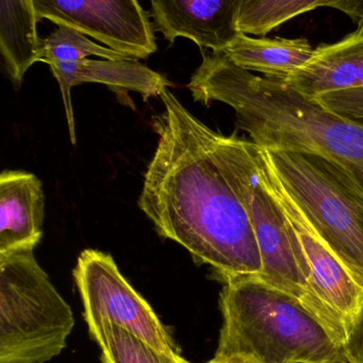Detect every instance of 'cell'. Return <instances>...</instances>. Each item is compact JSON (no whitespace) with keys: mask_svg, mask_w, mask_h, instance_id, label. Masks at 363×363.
<instances>
[{"mask_svg":"<svg viewBox=\"0 0 363 363\" xmlns=\"http://www.w3.org/2000/svg\"><path fill=\"white\" fill-rule=\"evenodd\" d=\"M153 118L155 155L139 207L160 236L183 245L223 281L258 277L262 262L249 215L215 153V131L194 117L168 89Z\"/></svg>","mask_w":363,"mask_h":363,"instance_id":"cell-1","label":"cell"},{"mask_svg":"<svg viewBox=\"0 0 363 363\" xmlns=\"http://www.w3.org/2000/svg\"><path fill=\"white\" fill-rule=\"evenodd\" d=\"M188 89L195 101L223 102L237 125L266 150L321 155L363 186V125L298 93L285 81L255 76L223 52L204 55Z\"/></svg>","mask_w":363,"mask_h":363,"instance_id":"cell-2","label":"cell"},{"mask_svg":"<svg viewBox=\"0 0 363 363\" xmlns=\"http://www.w3.org/2000/svg\"><path fill=\"white\" fill-rule=\"evenodd\" d=\"M217 355L255 363H349L345 350L302 303L258 277L224 281Z\"/></svg>","mask_w":363,"mask_h":363,"instance_id":"cell-3","label":"cell"},{"mask_svg":"<svg viewBox=\"0 0 363 363\" xmlns=\"http://www.w3.org/2000/svg\"><path fill=\"white\" fill-rule=\"evenodd\" d=\"M215 153L232 189L244 206L253 226L262 270L261 281L289 294L315 315L343 347L347 328L315 294L310 271L278 201L262 174L260 147L251 140L215 132Z\"/></svg>","mask_w":363,"mask_h":363,"instance_id":"cell-4","label":"cell"},{"mask_svg":"<svg viewBox=\"0 0 363 363\" xmlns=\"http://www.w3.org/2000/svg\"><path fill=\"white\" fill-rule=\"evenodd\" d=\"M264 159L315 232L363 289V186L313 153L262 149Z\"/></svg>","mask_w":363,"mask_h":363,"instance_id":"cell-5","label":"cell"},{"mask_svg":"<svg viewBox=\"0 0 363 363\" xmlns=\"http://www.w3.org/2000/svg\"><path fill=\"white\" fill-rule=\"evenodd\" d=\"M0 255V363H47L67 345L74 313L34 257Z\"/></svg>","mask_w":363,"mask_h":363,"instance_id":"cell-6","label":"cell"},{"mask_svg":"<svg viewBox=\"0 0 363 363\" xmlns=\"http://www.w3.org/2000/svg\"><path fill=\"white\" fill-rule=\"evenodd\" d=\"M72 274L90 333L104 324H113L159 351L178 353L166 326L123 277L112 256L97 250H85Z\"/></svg>","mask_w":363,"mask_h":363,"instance_id":"cell-7","label":"cell"},{"mask_svg":"<svg viewBox=\"0 0 363 363\" xmlns=\"http://www.w3.org/2000/svg\"><path fill=\"white\" fill-rule=\"evenodd\" d=\"M36 18L72 28L130 59L157 51L155 29L138 0H32Z\"/></svg>","mask_w":363,"mask_h":363,"instance_id":"cell-8","label":"cell"},{"mask_svg":"<svg viewBox=\"0 0 363 363\" xmlns=\"http://www.w3.org/2000/svg\"><path fill=\"white\" fill-rule=\"evenodd\" d=\"M261 157L264 180L281 204L300 243L310 271L311 285L322 302L345 321L349 332L350 326L362 306L363 289L309 223L300 207L266 163L262 150Z\"/></svg>","mask_w":363,"mask_h":363,"instance_id":"cell-9","label":"cell"},{"mask_svg":"<svg viewBox=\"0 0 363 363\" xmlns=\"http://www.w3.org/2000/svg\"><path fill=\"white\" fill-rule=\"evenodd\" d=\"M153 29L168 42L185 38L200 48L222 52L239 33L246 0H149Z\"/></svg>","mask_w":363,"mask_h":363,"instance_id":"cell-10","label":"cell"},{"mask_svg":"<svg viewBox=\"0 0 363 363\" xmlns=\"http://www.w3.org/2000/svg\"><path fill=\"white\" fill-rule=\"evenodd\" d=\"M53 77L61 89L62 99L65 108L68 131L72 145H76L74 112H72L70 91L75 85L82 83H99L123 95L131 91L141 94L144 100L161 96L162 91L172 82L163 74L147 67L136 60H91L53 63L49 65Z\"/></svg>","mask_w":363,"mask_h":363,"instance_id":"cell-11","label":"cell"},{"mask_svg":"<svg viewBox=\"0 0 363 363\" xmlns=\"http://www.w3.org/2000/svg\"><path fill=\"white\" fill-rule=\"evenodd\" d=\"M42 182L25 172L0 176V255L36 249L43 237Z\"/></svg>","mask_w":363,"mask_h":363,"instance_id":"cell-12","label":"cell"},{"mask_svg":"<svg viewBox=\"0 0 363 363\" xmlns=\"http://www.w3.org/2000/svg\"><path fill=\"white\" fill-rule=\"evenodd\" d=\"M285 82L310 100L363 87V26L334 44L320 45L310 61Z\"/></svg>","mask_w":363,"mask_h":363,"instance_id":"cell-13","label":"cell"},{"mask_svg":"<svg viewBox=\"0 0 363 363\" xmlns=\"http://www.w3.org/2000/svg\"><path fill=\"white\" fill-rule=\"evenodd\" d=\"M315 49L304 38H256L239 32L222 52L249 72L286 81L310 61Z\"/></svg>","mask_w":363,"mask_h":363,"instance_id":"cell-14","label":"cell"},{"mask_svg":"<svg viewBox=\"0 0 363 363\" xmlns=\"http://www.w3.org/2000/svg\"><path fill=\"white\" fill-rule=\"evenodd\" d=\"M38 21L32 0H0V55L16 89L28 69L40 62Z\"/></svg>","mask_w":363,"mask_h":363,"instance_id":"cell-15","label":"cell"},{"mask_svg":"<svg viewBox=\"0 0 363 363\" xmlns=\"http://www.w3.org/2000/svg\"><path fill=\"white\" fill-rule=\"evenodd\" d=\"M90 335L99 347L102 363H191L180 354L159 351L113 324H104Z\"/></svg>","mask_w":363,"mask_h":363,"instance_id":"cell-16","label":"cell"},{"mask_svg":"<svg viewBox=\"0 0 363 363\" xmlns=\"http://www.w3.org/2000/svg\"><path fill=\"white\" fill-rule=\"evenodd\" d=\"M335 0H246L239 31L249 35L264 36L290 19L315 9L330 8Z\"/></svg>","mask_w":363,"mask_h":363,"instance_id":"cell-17","label":"cell"},{"mask_svg":"<svg viewBox=\"0 0 363 363\" xmlns=\"http://www.w3.org/2000/svg\"><path fill=\"white\" fill-rule=\"evenodd\" d=\"M89 57L104 60L130 59L113 49L92 42L87 35L72 28L58 27L48 36L40 38V62L48 65L60 62L81 61Z\"/></svg>","mask_w":363,"mask_h":363,"instance_id":"cell-18","label":"cell"},{"mask_svg":"<svg viewBox=\"0 0 363 363\" xmlns=\"http://www.w3.org/2000/svg\"><path fill=\"white\" fill-rule=\"evenodd\" d=\"M327 110L363 125V87L323 94L315 100Z\"/></svg>","mask_w":363,"mask_h":363,"instance_id":"cell-19","label":"cell"},{"mask_svg":"<svg viewBox=\"0 0 363 363\" xmlns=\"http://www.w3.org/2000/svg\"><path fill=\"white\" fill-rule=\"evenodd\" d=\"M343 350L349 363H363V302L350 326Z\"/></svg>","mask_w":363,"mask_h":363,"instance_id":"cell-20","label":"cell"},{"mask_svg":"<svg viewBox=\"0 0 363 363\" xmlns=\"http://www.w3.org/2000/svg\"><path fill=\"white\" fill-rule=\"evenodd\" d=\"M330 8L341 11L358 26H363V0H335Z\"/></svg>","mask_w":363,"mask_h":363,"instance_id":"cell-21","label":"cell"},{"mask_svg":"<svg viewBox=\"0 0 363 363\" xmlns=\"http://www.w3.org/2000/svg\"><path fill=\"white\" fill-rule=\"evenodd\" d=\"M208 363H255L237 355H217Z\"/></svg>","mask_w":363,"mask_h":363,"instance_id":"cell-22","label":"cell"}]
</instances>
